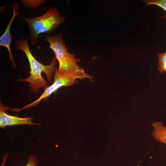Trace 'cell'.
I'll return each instance as SVG.
<instances>
[{
    "mask_svg": "<svg viewBox=\"0 0 166 166\" xmlns=\"http://www.w3.org/2000/svg\"><path fill=\"white\" fill-rule=\"evenodd\" d=\"M28 39L27 37H26L24 39H17L15 43V48L22 51L26 55L30 69L29 77L25 79H19L18 81L29 82L30 91L36 94L38 93L40 89L43 88L45 89L48 87L46 81L42 76V72L45 74L49 82H51L53 73H54L56 64V58L55 57H53L51 62L47 65H44L39 62L32 54L28 44Z\"/></svg>",
    "mask_w": 166,
    "mask_h": 166,
    "instance_id": "1",
    "label": "cell"
},
{
    "mask_svg": "<svg viewBox=\"0 0 166 166\" xmlns=\"http://www.w3.org/2000/svg\"><path fill=\"white\" fill-rule=\"evenodd\" d=\"M44 41L49 44L48 47L54 52L58 60L59 66L58 72L63 74H71L79 77L81 79L86 78L91 79L92 77L86 73L83 68L80 67L77 62L80 61L76 58L74 54H71L68 51V48L65 45L63 34L59 32L54 35L50 36L44 34Z\"/></svg>",
    "mask_w": 166,
    "mask_h": 166,
    "instance_id": "2",
    "label": "cell"
},
{
    "mask_svg": "<svg viewBox=\"0 0 166 166\" xmlns=\"http://www.w3.org/2000/svg\"><path fill=\"white\" fill-rule=\"evenodd\" d=\"M19 16L27 23L29 30L27 37L30 40L31 46L38 42L39 34L43 33L49 34L65 19V17L61 16L56 7L49 8L44 14L35 18Z\"/></svg>",
    "mask_w": 166,
    "mask_h": 166,
    "instance_id": "3",
    "label": "cell"
},
{
    "mask_svg": "<svg viewBox=\"0 0 166 166\" xmlns=\"http://www.w3.org/2000/svg\"><path fill=\"white\" fill-rule=\"evenodd\" d=\"M54 80L53 84L45 88L43 93L36 100L27 105L21 109H15L18 112L22 110L35 106L43 99L48 98L52 93L55 92L59 88L63 86H71L78 82L77 79L81 80L77 76L71 74H63L60 73L55 66L54 72Z\"/></svg>",
    "mask_w": 166,
    "mask_h": 166,
    "instance_id": "4",
    "label": "cell"
},
{
    "mask_svg": "<svg viewBox=\"0 0 166 166\" xmlns=\"http://www.w3.org/2000/svg\"><path fill=\"white\" fill-rule=\"evenodd\" d=\"M0 127L4 128L8 126L27 124L29 125H41L32 122L33 119L31 117L22 118L16 116H12L7 114L5 111L9 109L8 108L3 106L0 103Z\"/></svg>",
    "mask_w": 166,
    "mask_h": 166,
    "instance_id": "5",
    "label": "cell"
},
{
    "mask_svg": "<svg viewBox=\"0 0 166 166\" xmlns=\"http://www.w3.org/2000/svg\"><path fill=\"white\" fill-rule=\"evenodd\" d=\"M19 3L17 2L13 3L12 10L13 12V16L7 25L5 32L0 38V46L5 47L8 49L9 58L12 64L13 68L14 69L16 68V65L10 48L13 38L10 32V28L14 18L19 14V12L18 9L19 8Z\"/></svg>",
    "mask_w": 166,
    "mask_h": 166,
    "instance_id": "6",
    "label": "cell"
},
{
    "mask_svg": "<svg viewBox=\"0 0 166 166\" xmlns=\"http://www.w3.org/2000/svg\"><path fill=\"white\" fill-rule=\"evenodd\" d=\"M153 130L151 136L157 141L166 144V126L162 122L157 121L151 125Z\"/></svg>",
    "mask_w": 166,
    "mask_h": 166,
    "instance_id": "7",
    "label": "cell"
},
{
    "mask_svg": "<svg viewBox=\"0 0 166 166\" xmlns=\"http://www.w3.org/2000/svg\"><path fill=\"white\" fill-rule=\"evenodd\" d=\"M140 1L146 3V7L149 5H154L160 7L166 12V0H144ZM163 18L166 22V14L164 16Z\"/></svg>",
    "mask_w": 166,
    "mask_h": 166,
    "instance_id": "8",
    "label": "cell"
},
{
    "mask_svg": "<svg viewBox=\"0 0 166 166\" xmlns=\"http://www.w3.org/2000/svg\"><path fill=\"white\" fill-rule=\"evenodd\" d=\"M158 70L161 73L166 72V52L158 54Z\"/></svg>",
    "mask_w": 166,
    "mask_h": 166,
    "instance_id": "9",
    "label": "cell"
},
{
    "mask_svg": "<svg viewBox=\"0 0 166 166\" xmlns=\"http://www.w3.org/2000/svg\"><path fill=\"white\" fill-rule=\"evenodd\" d=\"M21 2L26 7L31 9L36 8L41 3H46L45 0H22Z\"/></svg>",
    "mask_w": 166,
    "mask_h": 166,
    "instance_id": "10",
    "label": "cell"
},
{
    "mask_svg": "<svg viewBox=\"0 0 166 166\" xmlns=\"http://www.w3.org/2000/svg\"><path fill=\"white\" fill-rule=\"evenodd\" d=\"M39 160L38 156L34 153L29 155L25 166H38Z\"/></svg>",
    "mask_w": 166,
    "mask_h": 166,
    "instance_id": "11",
    "label": "cell"
}]
</instances>
